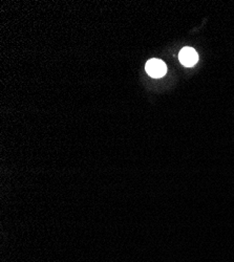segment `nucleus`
Wrapping results in <instances>:
<instances>
[{
  "label": "nucleus",
  "mask_w": 234,
  "mask_h": 262,
  "mask_svg": "<svg viewBox=\"0 0 234 262\" xmlns=\"http://www.w3.org/2000/svg\"><path fill=\"white\" fill-rule=\"evenodd\" d=\"M146 72L153 78H161L165 76L167 72L166 64L162 60L158 59H152L146 63Z\"/></svg>",
  "instance_id": "obj_1"
},
{
  "label": "nucleus",
  "mask_w": 234,
  "mask_h": 262,
  "mask_svg": "<svg viewBox=\"0 0 234 262\" xmlns=\"http://www.w3.org/2000/svg\"><path fill=\"white\" fill-rule=\"evenodd\" d=\"M179 59L184 67L191 68L198 62L199 55L193 48H184L179 54Z\"/></svg>",
  "instance_id": "obj_2"
}]
</instances>
